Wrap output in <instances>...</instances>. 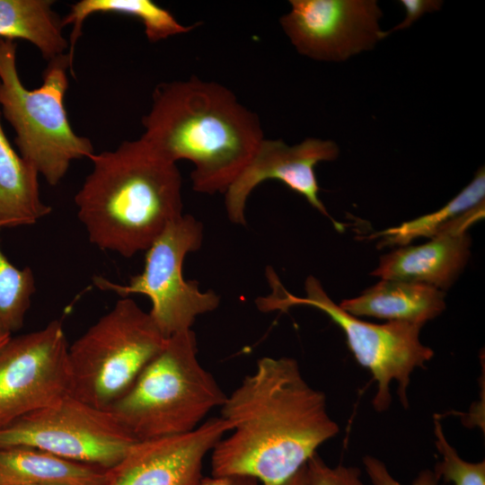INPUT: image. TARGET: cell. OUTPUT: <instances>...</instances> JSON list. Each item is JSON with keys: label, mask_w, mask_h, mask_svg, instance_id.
<instances>
[{"label": "cell", "mask_w": 485, "mask_h": 485, "mask_svg": "<svg viewBox=\"0 0 485 485\" xmlns=\"http://www.w3.org/2000/svg\"><path fill=\"white\" fill-rule=\"evenodd\" d=\"M363 463L374 485H403L391 475L385 464L379 459L366 455L363 459ZM439 480L435 472L424 470L419 473L411 485H438Z\"/></svg>", "instance_id": "cell-24"}, {"label": "cell", "mask_w": 485, "mask_h": 485, "mask_svg": "<svg viewBox=\"0 0 485 485\" xmlns=\"http://www.w3.org/2000/svg\"><path fill=\"white\" fill-rule=\"evenodd\" d=\"M35 290L31 269L15 267L0 248V335L22 329Z\"/></svg>", "instance_id": "cell-21"}, {"label": "cell", "mask_w": 485, "mask_h": 485, "mask_svg": "<svg viewBox=\"0 0 485 485\" xmlns=\"http://www.w3.org/2000/svg\"><path fill=\"white\" fill-rule=\"evenodd\" d=\"M38 172L12 147L0 119V229L33 225L51 212Z\"/></svg>", "instance_id": "cell-17"}, {"label": "cell", "mask_w": 485, "mask_h": 485, "mask_svg": "<svg viewBox=\"0 0 485 485\" xmlns=\"http://www.w3.org/2000/svg\"><path fill=\"white\" fill-rule=\"evenodd\" d=\"M68 347L58 320L0 347V428L71 394Z\"/></svg>", "instance_id": "cell-10"}, {"label": "cell", "mask_w": 485, "mask_h": 485, "mask_svg": "<svg viewBox=\"0 0 485 485\" xmlns=\"http://www.w3.org/2000/svg\"><path fill=\"white\" fill-rule=\"evenodd\" d=\"M485 171L481 168L472 181L438 210L380 232L379 246H406L413 240L432 238L465 212L484 203Z\"/></svg>", "instance_id": "cell-20"}, {"label": "cell", "mask_w": 485, "mask_h": 485, "mask_svg": "<svg viewBox=\"0 0 485 485\" xmlns=\"http://www.w3.org/2000/svg\"><path fill=\"white\" fill-rule=\"evenodd\" d=\"M88 159L93 169L75 203L90 242L99 249L130 258L183 215L177 164L141 137Z\"/></svg>", "instance_id": "cell-3"}, {"label": "cell", "mask_w": 485, "mask_h": 485, "mask_svg": "<svg viewBox=\"0 0 485 485\" xmlns=\"http://www.w3.org/2000/svg\"><path fill=\"white\" fill-rule=\"evenodd\" d=\"M166 340L149 312L122 297L69 345L71 394L108 410L128 391Z\"/></svg>", "instance_id": "cell-6"}, {"label": "cell", "mask_w": 485, "mask_h": 485, "mask_svg": "<svg viewBox=\"0 0 485 485\" xmlns=\"http://www.w3.org/2000/svg\"><path fill=\"white\" fill-rule=\"evenodd\" d=\"M309 485H365L357 467L337 465L331 467L318 455H313L306 463Z\"/></svg>", "instance_id": "cell-23"}, {"label": "cell", "mask_w": 485, "mask_h": 485, "mask_svg": "<svg viewBox=\"0 0 485 485\" xmlns=\"http://www.w3.org/2000/svg\"><path fill=\"white\" fill-rule=\"evenodd\" d=\"M199 485H260V483L248 476L223 475L203 477Z\"/></svg>", "instance_id": "cell-26"}, {"label": "cell", "mask_w": 485, "mask_h": 485, "mask_svg": "<svg viewBox=\"0 0 485 485\" xmlns=\"http://www.w3.org/2000/svg\"><path fill=\"white\" fill-rule=\"evenodd\" d=\"M97 13H119L137 18L143 23L145 34L151 42L188 33L199 24L197 22L184 25L179 22L170 11L151 0H81L73 4L69 12L62 17L63 27L67 24L73 26L67 52L72 66L75 45L82 35L83 24L88 16Z\"/></svg>", "instance_id": "cell-19"}, {"label": "cell", "mask_w": 485, "mask_h": 485, "mask_svg": "<svg viewBox=\"0 0 485 485\" xmlns=\"http://www.w3.org/2000/svg\"><path fill=\"white\" fill-rule=\"evenodd\" d=\"M197 354L192 329L173 334L108 409L137 441L192 431L223 405L226 394Z\"/></svg>", "instance_id": "cell-4"}, {"label": "cell", "mask_w": 485, "mask_h": 485, "mask_svg": "<svg viewBox=\"0 0 485 485\" xmlns=\"http://www.w3.org/2000/svg\"><path fill=\"white\" fill-rule=\"evenodd\" d=\"M142 125L140 137L159 154L194 164L192 188L205 194H225L264 138L256 113L197 76L157 84Z\"/></svg>", "instance_id": "cell-2"}, {"label": "cell", "mask_w": 485, "mask_h": 485, "mask_svg": "<svg viewBox=\"0 0 485 485\" xmlns=\"http://www.w3.org/2000/svg\"><path fill=\"white\" fill-rule=\"evenodd\" d=\"M68 70L75 76L66 54L48 61L39 88L27 89L16 66V42L0 39V106L15 132L19 154L51 186L57 185L71 163L89 158L91 140L71 127L64 99Z\"/></svg>", "instance_id": "cell-5"}, {"label": "cell", "mask_w": 485, "mask_h": 485, "mask_svg": "<svg viewBox=\"0 0 485 485\" xmlns=\"http://www.w3.org/2000/svg\"><path fill=\"white\" fill-rule=\"evenodd\" d=\"M107 472L34 447H0V485H105Z\"/></svg>", "instance_id": "cell-16"}, {"label": "cell", "mask_w": 485, "mask_h": 485, "mask_svg": "<svg viewBox=\"0 0 485 485\" xmlns=\"http://www.w3.org/2000/svg\"><path fill=\"white\" fill-rule=\"evenodd\" d=\"M11 336L0 335V347L10 338Z\"/></svg>", "instance_id": "cell-28"}, {"label": "cell", "mask_w": 485, "mask_h": 485, "mask_svg": "<svg viewBox=\"0 0 485 485\" xmlns=\"http://www.w3.org/2000/svg\"><path fill=\"white\" fill-rule=\"evenodd\" d=\"M305 464L282 485H309Z\"/></svg>", "instance_id": "cell-27"}, {"label": "cell", "mask_w": 485, "mask_h": 485, "mask_svg": "<svg viewBox=\"0 0 485 485\" xmlns=\"http://www.w3.org/2000/svg\"><path fill=\"white\" fill-rule=\"evenodd\" d=\"M227 431L215 417L185 434L137 441L108 470L105 485H199L205 456Z\"/></svg>", "instance_id": "cell-13"}, {"label": "cell", "mask_w": 485, "mask_h": 485, "mask_svg": "<svg viewBox=\"0 0 485 485\" xmlns=\"http://www.w3.org/2000/svg\"><path fill=\"white\" fill-rule=\"evenodd\" d=\"M339 153L337 144L331 140L306 138L300 144L288 146L281 139L264 137L246 166L225 192L229 220L244 225L246 201L252 190L262 181L278 180L331 219L338 231H343V225L331 216L319 198L320 188L314 172L317 163L333 161Z\"/></svg>", "instance_id": "cell-12"}, {"label": "cell", "mask_w": 485, "mask_h": 485, "mask_svg": "<svg viewBox=\"0 0 485 485\" xmlns=\"http://www.w3.org/2000/svg\"><path fill=\"white\" fill-rule=\"evenodd\" d=\"M279 19L296 50L318 61H345L384 39L375 0H290Z\"/></svg>", "instance_id": "cell-11"}, {"label": "cell", "mask_w": 485, "mask_h": 485, "mask_svg": "<svg viewBox=\"0 0 485 485\" xmlns=\"http://www.w3.org/2000/svg\"><path fill=\"white\" fill-rule=\"evenodd\" d=\"M484 217V203L448 224L430 241L401 246L380 258L371 275L382 279L413 282L444 291L463 270L469 257L468 228Z\"/></svg>", "instance_id": "cell-14"}, {"label": "cell", "mask_w": 485, "mask_h": 485, "mask_svg": "<svg viewBox=\"0 0 485 485\" xmlns=\"http://www.w3.org/2000/svg\"><path fill=\"white\" fill-rule=\"evenodd\" d=\"M221 409L232 433L211 452L213 476L282 485L340 431L324 393L307 384L292 357L260 358Z\"/></svg>", "instance_id": "cell-1"}, {"label": "cell", "mask_w": 485, "mask_h": 485, "mask_svg": "<svg viewBox=\"0 0 485 485\" xmlns=\"http://www.w3.org/2000/svg\"><path fill=\"white\" fill-rule=\"evenodd\" d=\"M202 240V224L193 216L183 214L169 224L146 250L142 272L131 277L128 284H117L99 276L93 278V284L121 297H149V313L166 339L191 330L198 315L216 310L220 303L214 291H201L197 281L183 277L185 257L199 250Z\"/></svg>", "instance_id": "cell-8"}, {"label": "cell", "mask_w": 485, "mask_h": 485, "mask_svg": "<svg viewBox=\"0 0 485 485\" xmlns=\"http://www.w3.org/2000/svg\"><path fill=\"white\" fill-rule=\"evenodd\" d=\"M270 293L256 299L263 313L286 312L292 306L306 305L324 313L345 333L347 343L357 363L367 368L377 383L373 406L378 411L387 410L392 401L390 384L398 383V394L408 407L407 389L410 375L417 367H424L434 356L432 348L419 340L422 325L405 322L383 324L360 320L346 311L326 294L320 281L309 276L304 283L305 295L289 293L280 283L274 269H266Z\"/></svg>", "instance_id": "cell-7"}, {"label": "cell", "mask_w": 485, "mask_h": 485, "mask_svg": "<svg viewBox=\"0 0 485 485\" xmlns=\"http://www.w3.org/2000/svg\"><path fill=\"white\" fill-rule=\"evenodd\" d=\"M444 291L424 284L382 279L339 305L356 316L424 325L445 309Z\"/></svg>", "instance_id": "cell-15"}, {"label": "cell", "mask_w": 485, "mask_h": 485, "mask_svg": "<svg viewBox=\"0 0 485 485\" xmlns=\"http://www.w3.org/2000/svg\"><path fill=\"white\" fill-rule=\"evenodd\" d=\"M399 3L405 9V19L391 30L384 31V37L411 26L414 22L427 13L439 11L443 4V1L438 0H400Z\"/></svg>", "instance_id": "cell-25"}, {"label": "cell", "mask_w": 485, "mask_h": 485, "mask_svg": "<svg viewBox=\"0 0 485 485\" xmlns=\"http://www.w3.org/2000/svg\"><path fill=\"white\" fill-rule=\"evenodd\" d=\"M52 0H0V39L22 40L50 61L68 50L62 18Z\"/></svg>", "instance_id": "cell-18"}, {"label": "cell", "mask_w": 485, "mask_h": 485, "mask_svg": "<svg viewBox=\"0 0 485 485\" xmlns=\"http://www.w3.org/2000/svg\"><path fill=\"white\" fill-rule=\"evenodd\" d=\"M434 434L441 455L434 471L438 478L453 485H485V461L470 463L463 460L448 443L436 417L434 419Z\"/></svg>", "instance_id": "cell-22"}, {"label": "cell", "mask_w": 485, "mask_h": 485, "mask_svg": "<svg viewBox=\"0 0 485 485\" xmlns=\"http://www.w3.org/2000/svg\"><path fill=\"white\" fill-rule=\"evenodd\" d=\"M137 441L109 410L72 394L0 428V447L22 445L104 470Z\"/></svg>", "instance_id": "cell-9"}]
</instances>
